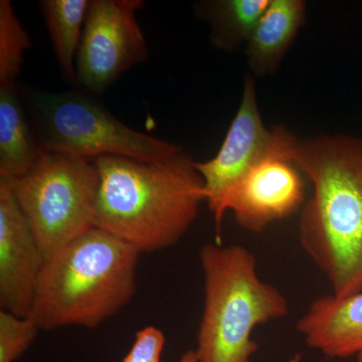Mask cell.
<instances>
[{
  "mask_svg": "<svg viewBox=\"0 0 362 362\" xmlns=\"http://www.w3.org/2000/svg\"><path fill=\"white\" fill-rule=\"evenodd\" d=\"M180 362H199L197 356H195L194 350H188L182 356H181Z\"/></svg>",
  "mask_w": 362,
  "mask_h": 362,
  "instance_id": "d6986e66",
  "label": "cell"
},
{
  "mask_svg": "<svg viewBox=\"0 0 362 362\" xmlns=\"http://www.w3.org/2000/svg\"><path fill=\"white\" fill-rule=\"evenodd\" d=\"M272 143L273 131L267 129L259 114L256 82L247 75L239 110L218 154L209 160L195 162L204 180L206 202L213 213L226 190L270 151Z\"/></svg>",
  "mask_w": 362,
  "mask_h": 362,
  "instance_id": "30bf717a",
  "label": "cell"
},
{
  "mask_svg": "<svg viewBox=\"0 0 362 362\" xmlns=\"http://www.w3.org/2000/svg\"><path fill=\"white\" fill-rule=\"evenodd\" d=\"M21 95L33 132L44 151L90 160L112 156L159 161L183 150L176 143L132 129L85 92L26 88Z\"/></svg>",
  "mask_w": 362,
  "mask_h": 362,
  "instance_id": "5b68a950",
  "label": "cell"
},
{
  "mask_svg": "<svg viewBox=\"0 0 362 362\" xmlns=\"http://www.w3.org/2000/svg\"><path fill=\"white\" fill-rule=\"evenodd\" d=\"M272 131L270 151L226 190L213 213L218 244L223 216L228 211H233L243 228L259 233L271 223L296 214L303 206L302 173L283 152L277 129Z\"/></svg>",
  "mask_w": 362,
  "mask_h": 362,
  "instance_id": "ba28073f",
  "label": "cell"
},
{
  "mask_svg": "<svg viewBox=\"0 0 362 362\" xmlns=\"http://www.w3.org/2000/svg\"><path fill=\"white\" fill-rule=\"evenodd\" d=\"M204 311L194 350L199 362H250L259 325L289 313L275 286L259 278L256 256L239 245L207 244L199 251Z\"/></svg>",
  "mask_w": 362,
  "mask_h": 362,
  "instance_id": "277c9868",
  "label": "cell"
},
{
  "mask_svg": "<svg viewBox=\"0 0 362 362\" xmlns=\"http://www.w3.org/2000/svg\"><path fill=\"white\" fill-rule=\"evenodd\" d=\"M296 329L307 345L330 358L362 354V290L349 297L324 295L312 302Z\"/></svg>",
  "mask_w": 362,
  "mask_h": 362,
  "instance_id": "8fae6325",
  "label": "cell"
},
{
  "mask_svg": "<svg viewBox=\"0 0 362 362\" xmlns=\"http://www.w3.org/2000/svg\"><path fill=\"white\" fill-rule=\"evenodd\" d=\"M288 159L313 185L300 218L301 246L334 296L362 290V139L319 135L299 140L278 127Z\"/></svg>",
  "mask_w": 362,
  "mask_h": 362,
  "instance_id": "6da1fadb",
  "label": "cell"
},
{
  "mask_svg": "<svg viewBox=\"0 0 362 362\" xmlns=\"http://www.w3.org/2000/svg\"><path fill=\"white\" fill-rule=\"evenodd\" d=\"M89 6V0H42L40 2L59 69L71 84H75L76 58Z\"/></svg>",
  "mask_w": 362,
  "mask_h": 362,
  "instance_id": "9a60e30c",
  "label": "cell"
},
{
  "mask_svg": "<svg viewBox=\"0 0 362 362\" xmlns=\"http://www.w3.org/2000/svg\"><path fill=\"white\" fill-rule=\"evenodd\" d=\"M302 0H270L246 44L247 64L256 77L277 70L286 52L305 23Z\"/></svg>",
  "mask_w": 362,
  "mask_h": 362,
  "instance_id": "7c38bea8",
  "label": "cell"
},
{
  "mask_svg": "<svg viewBox=\"0 0 362 362\" xmlns=\"http://www.w3.org/2000/svg\"><path fill=\"white\" fill-rule=\"evenodd\" d=\"M45 258L11 182L0 180V306L28 317Z\"/></svg>",
  "mask_w": 362,
  "mask_h": 362,
  "instance_id": "9c48e42d",
  "label": "cell"
},
{
  "mask_svg": "<svg viewBox=\"0 0 362 362\" xmlns=\"http://www.w3.org/2000/svg\"><path fill=\"white\" fill-rule=\"evenodd\" d=\"M143 0H93L76 58L75 85L101 95L126 71L148 58L137 20Z\"/></svg>",
  "mask_w": 362,
  "mask_h": 362,
  "instance_id": "52a82bcc",
  "label": "cell"
},
{
  "mask_svg": "<svg viewBox=\"0 0 362 362\" xmlns=\"http://www.w3.org/2000/svg\"><path fill=\"white\" fill-rule=\"evenodd\" d=\"M164 345L163 332L153 326H147L136 334L132 347L121 362H160Z\"/></svg>",
  "mask_w": 362,
  "mask_h": 362,
  "instance_id": "ac0fdd59",
  "label": "cell"
},
{
  "mask_svg": "<svg viewBox=\"0 0 362 362\" xmlns=\"http://www.w3.org/2000/svg\"><path fill=\"white\" fill-rule=\"evenodd\" d=\"M270 0H213L197 6V13L211 26V42L221 51L246 45Z\"/></svg>",
  "mask_w": 362,
  "mask_h": 362,
  "instance_id": "5bb4252c",
  "label": "cell"
},
{
  "mask_svg": "<svg viewBox=\"0 0 362 362\" xmlns=\"http://www.w3.org/2000/svg\"><path fill=\"white\" fill-rule=\"evenodd\" d=\"M94 161L100 175L95 228L140 252L177 244L206 202L204 180L185 149L159 161L112 156Z\"/></svg>",
  "mask_w": 362,
  "mask_h": 362,
  "instance_id": "7a4b0ae2",
  "label": "cell"
},
{
  "mask_svg": "<svg viewBox=\"0 0 362 362\" xmlns=\"http://www.w3.org/2000/svg\"><path fill=\"white\" fill-rule=\"evenodd\" d=\"M294 362H297V361H295Z\"/></svg>",
  "mask_w": 362,
  "mask_h": 362,
  "instance_id": "44dd1931",
  "label": "cell"
},
{
  "mask_svg": "<svg viewBox=\"0 0 362 362\" xmlns=\"http://www.w3.org/2000/svg\"><path fill=\"white\" fill-rule=\"evenodd\" d=\"M357 362H362V354L361 356H357Z\"/></svg>",
  "mask_w": 362,
  "mask_h": 362,
  "instance_id": "ffe728a7",
  "label": "cell"
},
{
  "mask_svg": "<svg viewBox=\"0 0 362 362\" xmlns=\"http://www.w3.org/2000/svg\"><path fill=\"white\" fill-rule=\"evenodd\" d=\"M44 152L16 84L0 86V180H18L35 165Z\"/></svg>",
  "mask_w": 362,
  "mask_h": 362,
  "instance_id": "4fadbf2b",
  "label": "cell"
},
{
  "mask_svg": "<svg viewBox=\"0 0 362 362\" xmlns=\"http://www.w3.org/2000/svg\"><path fill=\"white\" fill-rule=\"evenodd\" d=\"M140 255L115 235L90 228L45 259L28 316L40 330L94 329L134 297Z\"/></svg>",
  "mask_w": 362,
  "mask_h": 362,
  "instance_id": "3957f363",
  "label": "cell"
},
{
  "mask_svg": "<svg viewBox=\"0 0 362 362\" xmlns=\"http://www.w3.org/2000/svg\"><path fill=\"white\" fill-rule=\"evenodd\" d=\"M8 182L45 261L95 228L100 175L94 160L45 151L28 173Z\"/></svg>",
  "mask_w": 362,
  "mask_h": 362,
  "instance_id": "8992f818",
  "label": "cell"
},
{
  "mask_svg": "<svg viewBox=\"0 0 362 362\" xmlns=\"http://www.w3.org/2000/svg\"><path fill=\"white\" fill-rule=\"evenodd\" d=\"M40 330L30 316L0 311V362H14L21 358Z\"/></svg>",
  "mask_w": 362,
  "mask_h": 362,
  "instance_id": "e0dca14e",
  "label": "cell"
},
{
  "mask_svg": "<svg viewBox=\"0 0 362 362\" xmlns=\"http://www.w3.org/2000/svg\"><path fill=\"white\" fill-rule=\"evenodd\" d=\"M32 40L8 0L0 1V86L16 84Z\"/></svg>",
  "mask_w": 362,
  "mask_h": 362,
  "instance_id": "2e32d148",
  "label": "cell"
}]
</instances>
